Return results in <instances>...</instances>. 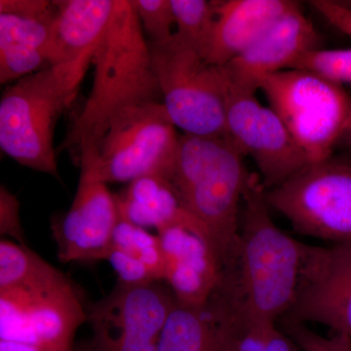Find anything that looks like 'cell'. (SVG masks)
Masks as SVG:
<instances>
[{
	"instance_id": "cell-3",
	"label": "cell",
	"mask_w": 351,
	"mask_h": 351,
	"mask_svg": "<svg viewBox=\"0 0 351 351\" xmlns=\"http://www.w3.org/2000/svg\"><path fill=\"white\" fill-rule=\"evenodd\" d=\"M244 156L226 138L182 134L166 181L201 226L219 265L239 233L243 197L252 173Z\"/></svg>"
},
{
	"instance_id": "cell-20",
	"label": "cell",
	"mask_w": 351,
	"mask_h": 351,
	"mask_svg": "<svg viewBox=\"0 0 351 351\" xmlns=\"http://www.w3.org/2000/svg\"><path fill=\"white\" fill-rule=\"evenodd\" d=\"M215 329L206 304L188 306L176 301L156 351H213Z\"/></svg>"
},
{
	"instance_id": "cell-1",
	"label": "cell",
	"mask_w": 351,
	"mask_h": 351,
	"mask_svg": "<svg viewBox=\"0 0 351 351\" xmlns=\"http://www.w3.org/2000/svg\"><path fill=\"white\" fill-rule=\"evenodd\" d=\"M302 247L276 225L262 180L252 173L239 233L207 304L258 324H277L294 302Z\"/></svg>"
},
{
	"instance_id": "cell-31",
	"label": "cell",
	"mask_w": 351,
	"mask_h": 351,
	"mask_svg": "<svg viewBox=\"0 0 351 351\" xmlns=\"http://www.w3.org/2000/svg\"><path fill=\"white\" fill-rule=\"evenodd\" d=\"M0 351H46L27 343L0 339Z\"/></svg>"
},
{
	"instance_id": "cell-4",
	"label": "cell",
	"mask_w": 351,
	"mask_h": 351,
	"mask_svg": "<svg viewBox=\"0 0 351 351\" xmlns=\"http://www.w3.org/2000/svg\"><path fill=\"white\" fill-rule=\"evenodd\" d=\"M96 48V47H95ZM93 49L10 83L0 100V147L16 162L60 180L55 126L75 100Z\"/></svg>"
},
{
	"instance_id": "cell-32",
	"label": "cell",
	"mask_w": 351,
	"mask_h": 351,
	"mask_svg": "<svg viewBox=\"0 0 351 351\" xmlns=\"http://www.w3.org/2000/svg\"><path fill=\"white\" fill-rule=\"evenodd\" d=\"M338 147H346V149H351V119L350 123L346 126V130L343 131L341 138H339Z\"/></svg>"
},
{
	"instance_id": "cell-29",
	"label": "cell",
	"mask_w": 351,
	"mask_h": 351,
	"mask_svg": "<svg viewBox=\"0 0 351 351\" xmlns=\"http://www.w3.org/2000/svg\"><path fill=\"white\" fill-rule=\"evenodd\" d=\"M335 27L351 38V7L330 0H313L309 2Z\"/></svg>"
},
{
	"instance_id": "cell-28",
	"label": "cell",
	"mask_w": 351,
	"mask_h": 351,
	"mask_svg": "<svg viewBox=\"0 0 351 351\" xmlns=\"http://www.w3.org/2000/svg\"><path fill=\"white\" fill-rule=\"evenodd\" d=\"M21 204L17 196L13 195L4 184L0 186V234L2 239L12 240L27 245L24 228L21 221Z\"/></svg>"
},
{
	"instance_id": "cell-25",
	"label": "cell",
	"mask_w": 351,
	"mask_h": 351,
	"mask_svg": "<svg viewBox=\"0 0 351 351\" xmlns=\"http://www.w3.org/2000/svg\"><path fill=\"white\" fill-rule=\"evenodd\" d=\"M291 69L311 71L339 85L351 84V48L308 51L298 58Z\"/></svg>"
},
{
	"instance_id": "cell-12",
	"label": "cell",
	"mask_w": 351,
	"mask_h": 351,
	"mask_svg": "<svg viewBox=\"0 0 351 351\" xmlns=\"http://www.w3.org/2000/svg\"><path fill=\"white\" fill-rule=\"evenodd\" d=\"M284 317L351 337V242L304 243L294 302Z\"/></svg>"
},
{
	"instance_id": "cell-21",
	"label": "cell",
	"mask_w": 351,
	"mask_h": 351,
	"mask_svg": "<svg viewBox=\"0 0 351 351\" xmlns=\"http://www.w3.org/2000/svg\"><path fill=\"white\" fill-rule=\"evenodd\" d=\"M171 4L174 13L176 38L204 59L213 36L217 1L171 0Z\"/></svg>"
},
{
	"instance_id": "cell-14",
	"label": "cell",
	"mask_w": 351,
	"mask_h": 351,
	"mask_svg": "<svg viewBox=\"0 0 351 351\" xmlns=\"http://www.w3.org/2000/svg\"><path fill=\"white\" fill-rule=\"evenodd\" d=\"M55 15L50 0H0L1 84L52 66Z\"/></svg>"
},
{
	"instance_id": "cell-23",
	"label": "cell",
	"mask_w": 351,
	"mask_h": 351,
	"mask_svg": "<svg viewBox=\"0 0 351 351\" xmlns=\"http://www.w3.org/2000/svg\"><path fill=\"white\" fill-rule=\"evenodd\" d=\"M110 247L140 261L156 281H163L164 257L158 235L119 218Z\"/></svg>"
},
{
	"instance_id": "cell-2",
	"label": "cell",
	"mask_w": 351,
	"mask_h": 351,
	"mask_svg": "<svg viewBox=\"0 0 351 351\" xmlns=\"http://www.w3.org/2000/svg\"><path fill=\"white\" fill-rule=\"evenodd\" d=\"M91 93L62 149L96 154L110 121L137 106L160 101L149 41L131 0H115L112 18L95 48Z\"/></svg>"
},
{
	"instance_id": "cell-18",
	"label": "cell",
	"mask_w": 351,
	"mask_h": 351,
	"mask_svg": "<svg viewBox=\"0 0 351 351\" xmlns=\"http://www.w3.org/2000/svg\"><path fill=\"white\" fill-rule=\"evenodd\" d=\"M115 199L119 218L133 225L145 230L154 228L157 232L182 226L207 239L201 226L182 207L174 189L164 178L145 176L129 182L121 193L115 195Z\"/></svg>"
},
{
	"instance_id": "cell-27",
	"label": "cell",
	"mask_w": 351,
	"mask_h": 351,
	"mask_svg": "<svg viewBox=\"0 0 351 351\" xmlns=\"http://www.w3.org/2000/svg\"><path fill=\"white\" fill-rule=\"evenodd\" d=\"M280 329L294 339L304 351H351V337L332 332L324 337L309 329L306 324L283 317Z\"/></svg>"
},
{
	"instance_id": "cell-11",
	"label": "cell",
	"mask_w": 351,
	"mask_h": 351,
	"mask_svg": "<svg viewBox=\"0 0 351 351\" xmlns=\"http://www.w3.org/2000/svg\"><path fill=\"white\" fill-rule=\"evenodd\" d=\"M226 85V137L240 154L253 159L265 191L280 186L309 164L271 108L263 106L255 94Z\"/></svg>"
},
{
	"instance_id": "cell-13",
	"label": "cell",
	"mask_w": 351,
	"mask_h": 351,
	"mask_svg": "<svg viewBox=\"0 0 351 351\" xmlns=\"http://www.w3.org/2000/svg\"><path fill=\"white\" fill-rule=\"evenodd\" d=\"M321 34L298 2L261 34L239 56L221 66L233 89L255 94L267 76L291 69L308 51L320 49Z\"/></svg>"
},
{
	"instance_id": "cell-19",
	"label": "cell",
	"mask_w": 351,
	"mask_h": 351,
	"mask_svg": "<svg viewBox=\"0 0 351 351\" xmlns=\"http://www.w3.org/2000/svg\"><path fill=\"white\" fill-rule=\"evenodd\" d=\"M52 66L75 61L96 47L107 29L115 0H57Z\"/></svg>"
},
{
	"instance_id": "cell-5",
	"label": "cell",
	"mask_w": 351,
	"mask_h": 351,
	"mask_svg": "<svg viewBox=\"0 0 351 351\" xmlns=\"http://www.w3.org/2000/svg\"><path fill=\"white\" fill-rule=\"evenodd\" d=\"M180 137L162 101L127 108L110 121L96 154L80 156V171L107 184L145 176L166 180Z\"/></svg>"
},
{
	"instance_id": "cell-15",
	"label": "cell",
	"mask_w": 351,
	"mask_h": 351,
	"mask_svg": "<svg viewBox=\"0 0 351 351\" xmlns=\"http://www.w3.org/2000/svg\"><path fill=\"white\" fill-rule=\"evenodd\" d=\"M119 221L108 184L80 171L73 204L52 228L58 258L63 263L106 260Z\"/></svg>"
},
{
	"instance_id": "cell-22",
	"label": "cell",
	"mask_w": 351,
	"mask_h": 351,
	"mask_svg": "<svg viewBox=\"0 0 351 351\" xmlns=\"http://www.w3.org/2000/svg\"><path fill=\"white\" fill-rule=\"evenodd\" d=\"M206 306L216 326L213 351H267L265 328L267 324Z\"/></svg>"
},
{
	"instance_id": "cell-17",
	"label": "cell",
	"mask_w": 351,
	"mask_h": 351,
	"mask_svg": "<svg viewBox=\"0 0 351 351\" xmlns=\"http://www.w3.org/2000/svg\"><path fill=\"white\" fill-rule=\"evenodd\" d=\"M295 3L291 0L217 1L216 23L205 61L226 66Z\"/></svg>"
},
{
	"instance_id": "cell-30",
	"label": "cell",
	"mask_w": 351,
	"mask_h": 351,
	"mask_svg": "<svg viewBox=\"0 0 351 351\" xmlns=\"http://www.w3.org/2000/svg\"><path fill=\"white\" fill-rule=\"evenodd\" d=\"M265 350L267 351H304L277 324H267L265 328Z\"/></svg>"
},
{
	"instance_id": "cell-8",
	"label": "cell",
	"mask_w": 351,
	"mask_h": 351,
	"mask_svg": "<svg viewBox=\"0 0 351 351\" xmlns=\"http://www.w3.org/2000/svg\"><path fill=\"white\" fill-rule=\"evenodd\" d=\"M87 309L71 278L53 267L32 280L0 290V339L46 351H73Z\"/></svg>"
},
{
	"instance_id": "cell-33",
	"label": "cell",
	"mask_w": 351,
	"mask_h": 351,
	"mask_svg": "<svg viewBox=\"0 0 351 351\" xmlns=\"http://www.w3.org/2000/svg\"><path fill=\"white\" fill-rule=\"evenodd\" d=\"M73 351H96L92 348L91 345L82 346L80 348H75Z\"/></svg>"
},
{
	"instance_id": "cell-9",
	"label": "cell",
	"mask_w": 351,
	"mask_h": 351,
	"mask_svg": "<svg viewBox=\"0 0 351 351\" xmlns=\"http://www.w3.org/2000/svg\"><path fill=\"white\" fill-rule=\"evenodd\" d=\"M265 199L300 234L350 243V165L332 157L307 164L288 181L265 191Z\"/></svg>"
},
{
	"instance_id": "cell-16",
	"label": "cell",
	"mask_w": 351,
	"mask_h": 351,
	"mask_svg": "<svg viewBox=\"0 0 351 351\" xmlns=\"http://www.w3.org/2000/svg\"><path fill=\"white\" fill-rule=\"evenodd\" d=\"M164 257V277L176 301L204 306L213 293L221 265L209 242L182 226L157 232Z\"/></svg>"
},
{
	"instance_id": "cell-24",
	"label": "cell",
	"mask_w": 351,
	"mask_h": 351,
	"mask_svg": "<svg viewBox=\"0 0 351 351\" xmlns=\"http://www.w3.org/2000/svg\"><path fill=\"white\" fill-rule=\"evenodd\" d=\"M53 267L27 245L5 239L0 241V290L27 282Z\"/></svg>"
},
{
	"instance_id": "cell-6",
	"label": "cell",
	"mask_w": 351,
	"mask_h": 351,
	"mask_svg": "<svg viewBox=\"0 0 351 351\" xmlns=\"http://www.w3.org/2000/svg\"><path fill=\"white\" fill-rule=\"evenodd\" d=\"M260 89L309 163L331 158L351 119V97L341 85L290 69L267 76Z\"/></svg>"
},
{
	"instance_id": "cell-7",
	"label": "cell",
	"mask_w": 351,
	"mask_h": 351,
	"mask_svg": "<svg viewBox=\"0 0 351 351\" xmlns=\"http://www.w3.org/2000/svg\"><path fill=\"white\" fill-rule=\"evenodd\" d=\"M149 44L162 103L175 126L186 135L228 138L221 66L207 63L175 34Z\"/></svg>"
},
{
	"instance_id": "cell-26",
	"label": "cell",
	"mask_w": 351,
	"mask_h": 351,
	"mask_svg": "<svg viewBox=\"0 0 351 351\" xmlns=\"http://www.w3.org/2000/svg\"><path fill=\"white\" fill-rule=\"evenodd\" d=\"M149 43H162L175 34L171 0H131Z\"/></svg>"
},
{
	"instance_id": "cell-10",
	"label": "cell",
	"mask_w": 351,
	"mask_h": 351,
	"mask_svg": "<svg viewBox=\"0 0 351 351\" xmlns=\"http://www.w3.org/2000/svg\"><path fill=\"white\" fill-rule=\"evenodd\" d=\"M176 304L160 281L112 292L87 309L96 351H156L164 323Z\"/></svg>"
}]
</instances>
